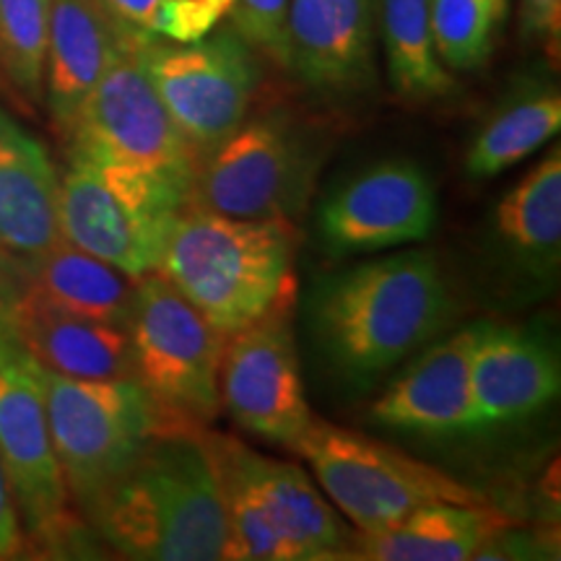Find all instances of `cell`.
Segmentation results:
<instances>
[{"instance_id": "obj_1", "label": "cell", "mask_w": 561, "mask_h": 561, "mask_svg": "<svg viewBox=\"0 0 561 561\" xmlns=\"http://www.w3.org/2000/svg\"><path fill=\"white\" fill-rule=\"evenodd\" d=\"M307 312L341 380L369 388L450 325L455 301L437 257L409 250L318 280Z\"/></svg>"}, {"instance_id": "obj_2", "label": "cell", "mask_w": 561, "mask_h": 561, "mask_svg": "<svg viewBox=\"0 0 561 561\" xmlns=\"http://www.w3.org/2000/svg\"><path fill=\"white\" fill-rule=\"evenodd\" d=\"M87 515L104 541L128 559H231L219 486L198 432L151 439Z\"/></svg>"}, {"instance_id": "obj_3", "label": "cell", "mask_w": 561, "mask_h": 561, "mask_svg": "<svg viewBox=\"0 0 561 561\" xmlns=\"http://www.w3.org/2000/svg\"><path fill=\"white\" fill-rule=\"evenodd\" d=\"M294 221L229 219L185 206L167 242L161 273L224 335L240 331L297 286Z\"/></svg>"}, {"instance_id": "obj_4", "label": "cell", "mask_w": 561, "mask_h": 561, "mask_svg": "<svg viewBox=\"0 0 561 561\" xmlns=\"http://www.w3.org/2000/svg\"><path fill=\"white\" fill-rule=\"evenodd\" d=\"M325 138L284 112L244 121L198 161L187 206L250 221L305 214L325 164Z\"/></svg>"}, {"instance_id": "obj_5", "label": "cell", "mask_w": 561, "mask_h": 561, "mask_svg": "<svg viewBox=\"0 0 561 561\" xmlns=\"http://www.w3.org/2000/svg\"><path fill=\"white\" fill-rule=\"evenodd\" d=\"M39 377L55 458L68 496L83 512L128 471L151 439L185 432L172 424L138 380H76L42 364Z\"/></svg>"}, {"instance_id": "obj_6", "label": "cell", "mask_w": 561, "mask_h": 561, "mask_svg": "<svg viewBox=\"0 0 561 561\" xmlns=\"http://www.w3.org/2000/svg\"><path fill=\"white\" fill-rule=\"evenodd\" d=\"M191 182L70 161L58 178L60 237L133 278L161 268Z\"/></svg>"}, {"instance_id": "obj_7", "label": "cell", "mask_w": 561, "mask_h": 561, "mask_svg": "<svg viewBox=\"0 0 561 561\" xmlns=\"http://www.w3.org/2000/svg\"><path fill=\"white\" fill-rule=\"evenodd\" d=\"M146 37L153 34L125 32L68 133V159L193 185L198 159L149 79L140 53Z\"/></svg>"}, {"instance_id": "obj_8", "label": "cell", "mask_w": 561, "mask_h": 561, "mask_svg": "<svg viewBox=\"0 0 561 561\" xmlns=\"http://www.w3.org/2000/svg\"><path fill=\"white\" fill-rule=\"evenodd\" d=\"M133 375L185 432L219 416L224 335L161 271L138 278L128 318Z\"/></svg>"}, {"instance_id": "obj_9", "label": "cell", "mask_w": 561, "mask_h": 561, "mask_svg": "<svg viewBox=\"0 0 561 561\" xmlns=\"http://www.w3.org/2000/svg\"><path fill=\"white\" fill-rule=\"evenodd\" d=\"M291 450L307 460L335 510L359 533L392 528L434 502H486L481 491L434 466L314 416Z\"/></svg>"}, {"instance_id": "obj_10", "label": "cell", "mask_w": 561, "mask_h": 561, "mask_svg": "<svg viewBox=\"0 0 561 561\" xmlns=\"http://www.w3.org/2000/svg\"><path fill=\"white\" fill-rule=\"evenodd\" d=\"M140 53L161 102L198 161L248 121L261 68L252 47L231 26L187 45L146 37Z\"/></svg>"}, {"instance_id": "obj_11", "label": "cell", "mask_w": 561, "mask_h": 561, "mask_svg": "<svg viewBox=\"0 0 561 561\" xmlns=\"http://www.w3.org/2000/svg\"><path fill=\"white\" fill-rule=\"evenodd\" d=\"M294 307L297 286L280 294L261 318L229 333L219 364L221 409L252 437L286 447L312 421L299 371Z\"/></svg>"}, {"instance_id": "obj_12", "label": "cell", "mask_w": 561, "mask_h": 561, "mask_svg": "<svg viewBox=\"0 0 561 561\" xmlns=\"http://www.w3.org/2000/svg\"><path fill=\"white\" fill-rule=\"evenodd\" d=\"M0 462L21 528L45 546L62 541L73 525L68 489L55 458L39 364L16 339L0 341Z\"/></svg>"}, {"instance_id": "obj_13", "label": "cell", "mask_w": 561, "mask_h": 561, "mask_svg": "<svg viewBox=\"0 0 561 561\" xmlns=\"http://www.w3.org/2000/svg\"><path fill=\"white\" fill-rule=\"evenodd\" d=\"M439 201L426 170L382 159L339 182L318 208V240L333 257L421 242L437 227Z\"/></svg>"}, {"instance_id": "obj_14", "label": "cell", "mask_w": 561, "mask_h": 561, "mask_svg": "<svg viewBox=\"0 0 561 561\" xmlns=\"http://www.w3.org/2000/svg\"><path fill=\"white\" fill-rule=\"evenodd\" d=\"M377 0H289L286 70L328 100L362 94L375 76Z\"/></svg>"}, {"instance_id": "obj_15", "label": "cell", "mask_w": 561, "mask_h": 561, "mask_svg": "<svg viewBox=\"0 0 561 561\" xmlns=\"http://www.w3.org/2000/svg\"><path fill=\"white\" fill-rule=\"evenodd\" d=\"M60 240L50 153L0 107V273L21 291Z\"/></svg>"}, {"instance_id": "obj_16", "label": "cell", "mask_w": 561, "mask_h": 561, "mask_svg": "<svg viewBox=\"0 0 561 561\" xmlns=\"http://www.w3.org/2000/svg\"><path fill=\"white\" fill-rule=\"evenodd\" d=\"M486 320L473 322L450 339L426 348L411 367L371 403V419L388 430L421 437H458L479 432L471 369Z\"/></svg>"}, {"instance_id": "obj_17", "label": "cell", "mask_w": 561, "mask_h": 561, "mask_svg": "<svg viewBox=\"0 0 561 561\" xmlns=\"http://www.w3.org/2000/svg\"><path fill=\"white\" fill-rule=\"evenodd\" d=\"M471 388L481 430L536 416L559 398L557 348L530 328L486 322L473 354Z\"/></svg>"}, {"instance_id": "obj_18", "label": "cell", "mask_w": 561, "mask_h": 561, "mask_svg": "<svg viewBox=\"0 0 561 561\" xmlns=\"http://www.w3.org/2000/svg\"><path fill=\"white\" fill-rule=\"evenodd\" d=\"M125 32L128 26L100 0H53L42 102L60 138H68L83 102L121 50Z\"/></svg>"}, {"instance_id": "obj_19", "label": "cell", "mask_w": 561, "mask_h": 561, "mask_svg": "<svg viewBox=\"0 0 561 561\" xmlns=\"http://www.w3.org/2000/svg\"><path fill=\"white\" fill-rule=\"evenodd\" d=\"M221 442L252 494L261 500L273 528L284 538L291 561L348 557L351 536L343 528L339 512L331 507V502L322 500L310 476L291 462L250 450L227 434H221Z\"/></svg>"}, {"instance_id": "obj_20", "label": "cell", "mask_w": 561, "mask_h": 561, "mask_svg": "<svg viewBox=\"0 0 561 561\" xmlns=\"http://www.w3.org/2000/svg\"><path fill=\"white\" fill-rule=\"evenodd\" d=\"M16 341L45 369L76 380H136L128 328L58 310L30 291L16 299Z\"/></svg>"}, {"instance_id": "obj_21", "label": "cell", "mask_w": 561, "mask_h": 561, "mask_svg": "<svg viewBox=\"0 0 561 561\" xmlns=\"http://www.w3.org/2000/svg\"><path fill=\"white\" fill-rule=\"evenodd\" d=\"M512 517L483 504L434 502L392 528L351 536L346 559L369 561H466L504 528Z\"/></svg>"}, {"instance_id": "obj_22", "label": "cell", "mask_w": 561, "mask_h": 561, "mask_svg": "<svg viewBox=\"0 0 561 561\" xmlns=\"http://www.w3.org/2000/svg\"><path fill=\"white\" fill-rule=\"evenodd\" d=\"M494 234L525 276L557 280L561 263V151L538 161L500 201Z\"/></svg>"}, {"instance_id": "obj_23", "label": "cell", "mask_w": 561, "mask_h": 561, "mask_svg": "<svg viewBox=\"0 0 561 561\" xmlns=\"http://www.w3.org/2000/svg\"><path fill=\"white\" fill-rule=\"evenodd\" d=\"M561 128V94L549 81L530 79L496 104L471 140L466 174L489 180L536 153Z\"/></svg>"}, {"instance_id": "obj_24", "label": "cell", "mask_w": 561, "mask_h": 561, "mask_svg": "<svg viewBox=\"0 0 561 561\" xmlns=\"http://www.w3.org/2000/svg\"><path fill=\"white\" fill-rule=\"evenodd\" d=\"M136 289L138 278L66 240L42 257L32 278L21 286V291H30L58 310L123 328L128 325Z\"/></svg>"}, {"instance_id": "obj_25", "label": "cell", "mask_w": 561, "mask_h": 561, "mask_svg": "<svg viewBox=\"0 0 561 561\" xmlns=\"http://www.w3.org/2000/svg\"><path fill=\"white\" fill-rule=\"evenodd\" d=\"M377 11L392 91L413 104L450 96L455 79L434 50L430 0H377Z\"/></svg>"}, {"instance_id": "obj_26", "label": "cell", "mask_w": 561, "mask_h": 561, "mask_svg": "<svg viewBox=\"0 0 561 561\" xmlns=\"http://www.w3.org/2000/svg\"><path fill=\"white\" fill-rule=\"evenodd\" d=\"M53 0H0V76L24 107H39Z\"/></svg>"}, {"instance_id": "obj_27", "label": "cell", "mask_w": 561, "mask_h": 561, "mask_svg": "<svg viewBox=\"0 0 561 561\" xmlns=\"http://www.w3.org/2000/svg\"><path fill=\"white\" fill-rule=\"evenodd\" d=\"M507 0H430L434 50L447 70L481 68L494 53Z\"/></svg>"}, {"instance_id": "obj_28", "label": "cell", "mask_w": 561, "mask_h": 561, "mask_svg": "<svg viewBox=\"0 0 561 561\" xmlns=\"http://www.w3.org/2000/svg\"><path fill=\"white\" fill-rule=\"evenodd\" d=\"M286 11H289V0H234L227 16L231 21V30L240 34L252 50H261L284 68Z\"/></svg>"}, {"instance_id": "obj_29", "label": "cell", "mask_w": 561, "mask_h": 561, "mask_svg": "<svg viewBox=\"0 0 561 561\" xmlns=\"http://www.w3.org/2000/svg\"><path fill=\"white\" fill-rule=\"evenodd\" d=\"M224 11L214 0H164L149 21V34L170 42H198L219 26Z\"/></svg>"}, {"instance_id": "obj_30", "label": "cell", "mask_w": 561, "mask_h": 561, "mask_svg": "<svg viewBox=\"0 0 561 561\" xmlns=\"http://www.w3.org/2000/svg\"><path fill=\"white\" fill-rule=\"evenodd\" d=\"M520 37L530 45H541L553 58L561 39V0H520L517 9Z\"/></svg>"}, {"instance_id": "obj_31", "label": "cell", "mask_w": 561, "mask_h": 561, "mask_svg": "<svg viewBox=\"0 0 561 561\" xmlns=\"http://www.w3.org/2000/svg\"><path fill=\"white\" fill-rule=\"evenodd\" d=\"M21 549H24V528H21L9 476L0 462V559L19 557Z\"/></svg>"}, {"instance_id": "obj_32", "label": "cell", "mask_w": 561, "mask_h": 561, "mask_svg": "<svg viewBox=\"0 0 561 561\" xmlns=\"http://www.w3.org/2000/svg\"><path fill=\"white\" fill-rule=\"evenodd\" d=\"M112 16L121 21L123 26H128L133 32L149 34V21L153 11L159 9L164 0H100Z\"/></svg>"}, {"instance_id": "obj_33", "label": "cell", "mask_w": 561, "mask_h": 561, "mask_svg": "<svg viewBox=\"0 0 561 561\" xmlns=\"http://www.w3.org/2000/svg\"><path fill=\"white\" fill-rule=\"evenodd\" d=\"M16 299L19 289L0 273V341L16 339Z\"/></svg>"}, {"instance_id": "obj_34", "label": "cell", "mask_w": 561, "mask_h": 561, "mask_svg": "<svg viewBox=\"0 0 561 561\" xmlns=\"http://www.w3.org/2000/svg\"><path fill=\"white\" fill-rule=\"evenodd\" d=\"M214 3H216V5H219V9L224 11V16H227L229 5H231V3H234V0H214Z\"/></svg>"}, {"instance_id": "obj_35", "label": "cell", "mask_w": 561, "mask_h": 561, "mask_svg": "<svg viewBox=\"0 0 561 561\" xmlns=\"http://www.w3.org/2000/svg\"><path fill=\"white\" fill-rule=\"evenodd\" d=\"M5 87V81H3V76H0V89H3Z\"/></svg>"}]
</instances>
